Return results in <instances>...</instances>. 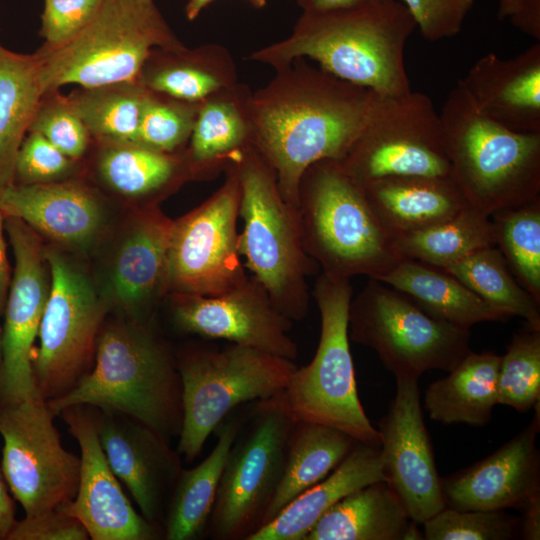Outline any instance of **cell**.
I'll return each instance as SVG.
<instances>
[{
	"instance_id": "1",
	"label": "cell",
	"mask_w": 540,
	"mask_h": 540,
	"mask_svg": "<svg viewBox=\"0 0 540 540\" xmlns=\"http://www.w3.org/2000/svg\"><path fill=\"white\" fill-rule=\"evenodd\" d=\"M245 101L251 146L274 172L283 198L297 207L304 172L341 161L362 132L375 97L296 59Z\"/></svg>"
},
{
	"instance_id": "2",
	"label": "cell",
	"mask_w": 540,
	"mask_h": 540,
	"mask_svg": "<svg viewBox=\"0 0 540 540\" xmlns=\"http://www.w3.org/2000/svg\"><path fill=\"white\" fill-rule=\"evenodd\" d=\"M415 28L413 17L398 0L303 12L287 38L251 58L279 70L307 57L341 80L379 96H397L411 91L404 49Z\"/></svg>"
},
{
	"instance_id": "3",
	"label": "cell",
	"mask_w": 540,
	"mask_h": 540,
	"mask_svg": "<svg viewBox=\"0 0 540 540\" xmlns=\"http://www.w3.org/2000/svg\"><path fill=\"white\" fill-rule=\"evenodd\" d=\"M47 403L55 416L73 405L118 411L170 440L183 419L176 354L145 320L111 323L100 331L90 372Z\"/></svg>"
},
{
	"instance_id": "4",
	"label": "cell",
	"mask_w": 540,
	"mask_h": 540,
	"mask_svg": "<svg viewBox=\"0 0 540 540\" xmlns=\"http://www.w3.org/2000/svg\"><path fill=\"white\" fill-rule=\"evenodd\" d=\"M439 117L450 175L473 208L491 216L540 198V133L516 132L493 121L460 80Z\"/></svg>"
},
{
	"instance_id": "5",
	"label": "cell",
	"mask_w": 540,
	"mask_h": 540,
	"mask_svg": "<svg viewBox=\"0 0 540 540\" xmlns=\"http://www.w3.org/2000/svg\"><path fill=\"white\" fill-rule=\"evenodd\" d=\"M303 244L322 273L378 279L402 259L364 193L336 160L312 164L298 188Z\"/></svg>"
},
{
	"instance_id": "6",
	"label": "cell",
	"mask_w": 540,
	"mask_h": 540,
	"mask_svg": "<svg viewBox=\"0 0 540 540\" xmlns=\"http://www.w3.org/2000/svg\"><path fill=\"white\" fill-rule=\"evenodd\" d=\"M233 163L240 187L243 264L284 316L301 321L309 310L307 278L320 267L305 250L297 207L283 198L274 172L252 146Z\"/></svg>"
},
{
	"instance_id": "7",
	"label": "cell",
	"mask_w": 540,
	"mask_h": 540,
	"mask_svg": "<svg viewBox=\"0 0 540 540\" xmlns=\"http://www.w3.org/2000/svg\"><path fill=\"white\" fill-rule=\"evenodd\" d=\"M155 47L184 48L153 0H102L76 36L37 51L46 93L68 84L94 88L138 81Z\"/></svg>"
},
{
	"instance_id": "8",
	"label": "cell",
	"mask_w": 540,
	"mask_h": 540,
	"mask_svg": "<svg viewBox=\"0 0 540 540\" xmlns=\"http://www.w3.org/2000/svg\"><path fill=\"white\" fill-rule=\"evenodd\" d=\"M176 357L183 408L177 450L187 463L227 414L281 394L298 367L294 360L227 341L199 342Z\"/></svg>"
},
{
	"instance_id": "9",
	"label": "cell",
	"mask_w": 540,
	"mask_h": 540,
	"mask_svg": "<svg viewBox=\"0 0 540 540\" xmlns=\"http://www.w3.org/2000/svg\"><path fill=\"white\" fill-rule=\"evenodd\" d=\"M312 295L321 319L318 347L308 365L296 368L282 399L296 421L327 425L380 447L379 432L368 419L356 386L348 335L350 279L321 272Z\"/></svg>"
},
{
	"instance_id": "10",
	"label": "cell",
	"mask_w": 540,
	"mask_h": 540,
	"mask_svg": "<svg viewBox=\"0 0 540 540\" xmlns=\"http://www.w3.org/2000/svg\"><path fill=\"white\" fill-rule=\"evenodd\" d=\"M348 335L376 352L395 378L452 370L470 351V329L426 313L404 293L368 278L348 311Z\"/></svg>"
},
{
	"instance_id": "11",
	"label": "cell",
	"mask_w": 540,
	"mask_h": 540,
	"mask_svg": "<svg viewBox=\"0 0 540 540\" xmlns=\"http://www.w3.org/2000/svg\"><path fill=\"white\" fill-rule=\"evenodd\" d=\"M295 421L281 394L249 403L225 460L207 536L247 540L261 528L282 476Z\"/></svg>"
},
{
	"instance_id": "12",
	"label": "cell",
	"mask_w": 540,
	"mask_h": 540,
	"mask_svg": "<svg viewBox=\"0 0 540 540\" xmlns=\"http://www.w3.org/2000/svg\"><path fill=\"white\" fill-rule=\"evenodd\" d=\"M50 289L33 356L39 395L63 396L86 376L93 364L105 306L88 277L54 249L45 250Z\"/></svg>"
},
{
	"instance_id": "13",
	"label": "cell",
	"mask_w": 540,
	"mask_h": 540,
	"mask_svg": "<svg viewBox=\"0 0 540 540\" xmlns=\"http://www.w3.org/2000/svg\"><path fill=\"white\" fill-rule=\"evenodd\" d=\"M338 162L362 188L393 176H450L439 114L427 95L412 90L375 94L362 132Z\"/></svg>"
},
{
	"instance_id": "14",
	"label": "cell",
	"mask_w": 540,
	"mask_h": 540,
	"mask_svg": "<svg viewBox=\"0 0 540 540\" xmlns=\"http://www.w3.org/2000/svg\"><path fill=\"white\" fill-rule=\"evenodd\" d=\"M54 417L40 395L0 403L1 468L27 517L69 504L77 492L80 457L62 445Z\"/></svg>"
},
{
	"instance_id": "15",
	"label": "cell",
	"mask_w": 540,
	"mask_h": 540,
	"mask_svg": "<svg viewBox=\"0 0 540 540\" xmlns=\"http://www.w3.org/2000/svg\"><path fill=\"white\" fill-rule=\"evenodd\" d=\"M240 187L234 163L223 185L202 204L173 220L168 294L216 296L248 279L239 250Z\"/></svg>"
},
{
	"instance_id": "16",
	"label": "cell",
	"mask_w": 540,
	"mask_h": 540,
	"mask_svg": "<svg viewBox=\"0 0 540 540\" xmlns=\"http://www.w3.org/2000/svg\"><path fill=\"white\" fill-rule=\"evenodd\" d=\"M14 268L4 307L0 403L39 395L34 381V342L50 289L45 249L38 233L20 219L5 217Z\"/></svg>"
},
{
	"instance_id": "17",
	"label": "cell",
	"mask_w": 540,
	"mask_h": 540,
	"mask_svg": "<svg viewBox=\"0 0 540 540\" xmlns=\"http://www.w3.org/2000/svg\"><path fill=\"white\" fill-rule=\"evenodd\" d=\"M384 481L410 519L422 524L445 507L426 429L418 379L396 378V393L378 422Z\"/></svg>"
},
{
	"instance_id": "18",
	"label": "cell",
	"mask_w": 540,
	"mask_h": 540,
	"mask_svg": "<svg viewBox=\"0 0 540 540\" xmlns=\"http://www.w3.org/2000/svg\"><path fill=\"white\" fill-rule=\"evenodd\" d=\"M177 328L206 340H224L295 360L298 347L288 335L293 322L274 305L252 276L216 296L170 294Z\"/></svg>"
},
{
	"instance_id": "19",
	"label": "cell",
	"mask_w": 540,
	"mask_h": 540,
	"mask_svg": "<svg viewBox=\"0 0 540 540\" xmlns=\"http://www.w3.org/2000/svg\"><path fill=\"white\" fill-rule=\"evenodd\" d=\"M68 432L80 447V473L67 511L86 528L92 540H159L164 528L138 513L112 471L98 435L97 408L73 405L62 410Z\"/></svg>"
},
{
	"instance_id": "20",
	"label": "cell",
	"mask_w": 540,
	"mask_h": 540,
	"mask_svg": "<svg viewBox=\"0 0 540 540\" xmlns=\"http://www.w3.org/2000/svg\"><path fill=\"white\" fill-rule=\"evenodd\" d=\"M97 413L99 440L112 471L143 517L163 527L183 470L180 453L163 435L129 415L98 408Z\"/></svg>"
},
{
	"instance_id": "21",
	"label": "cell",
	"mask_w": 540,
	"mask_h": 540,
	"mask_svg": "<svg viewBox=\"0 0 540 540\" xmlns=\"http://www.w3.org/2000/svg\"><path fill=\"white\" fill-rule=\"evenodd\" d=\"M537 412L525 429L474 465L441 479L446 507L457 510L522 509L540 494V430Z\"/></svg>"
},
{
	"instance_id": "22",
	"label": "cell",
	"mask_w": 540,
	"mask_h": 540,
	"mask_svg": "<svg viewBox=\"0 0 540 540\" xmlns=\"http://www.w3.org/2000/svg\"><path fill=\"white\" fill-rule=\"evenodd\" d=\"M173 220L157 206L139 210L128 225L113 258L109 289L112 300L133 320L168 294V249Z\"/></svg>"
},
{
	"instance_id": "23",
	"label": "cell",
	"mask_w": 540,
	"mask_h": 540,
	"mask_svg": "<svg viewBox=\"0 0 540 540\" xmlns=\"http://www.w3.org/2000/svg\"><path fill=\"white\" fill-rule=\"evenodd\" d=\"M0 210L5 217L20 219L37 233L75 248L90 244L104 222L98 198L73 181L13 183L0 192Z\"/></svg>"
},
{
	"instance_id": "24",
	"label": "cell",
	"mask_w": 540,
	"mask_h": 540,
	"mask_svg": "<svg viewBox=\"0 0 540 540\" xmlns=\"http://www.w3.org/2000/svg\"><path fill=\"white\" fill-rule=\"evenodd\" d=\"M476 107L502 126L540 133V44L510 59L479 58L460 80Z\"/></svg>"
},
{
	"instance_id": "25",
	"label": "cell",
	"mask_w": 540,
	"mask_h": 540,
	"mask_svg": "<svg viewBox=\"0 0 540 540\" xmlns=\"http://www.w3.org/2000/svg\"><path fill=\"white\" fill-rule=\"evenodd\" d=\"M363 189L392 239L441 223L471 206L451 175L386 177Z\"/></svg>"
},
{
	"instance_id": "26",
	"label": "cell",
	"mask_w": 540,
	"mask_h": 540,
	"mask_svg": "<svg viewBox=\"0 0 540 540\" xmlns=\"http://www.w3.org/2000/svg\"><path fill=\"white\" fill-rule=\"evenodd\" d=\"M378 481H384L380 447L357 441L330 474L293 499L247 540H304L336 502Z\"/></svg>"
},
{
	"instance_id": "27",
	"label": "cell",
	"mask_w": 540,
	"mask_h": 540,
	"mask_svg": "<svg viewBox=\"0 0 540 540\" xmlns=\"http://www.w3.org/2000/svg\"><path fill=\"white\" fill-rule=\"evenodd\" d=\"M249 403L232 410L217 425L213 431L217 442L200 464L191 469L183 468L169 502L164 539L197 540L207 536L225 460Z\"/></svg>"
},
{
	"instance_id": "28",
	"label": "cell",
	"mask_w": 540,
	"mask_h": 540,
	"mask_svg": "<svg viewBox=\"0 0 540 540\" xmlns=\"http://www.w3.org/2000/svg\"><path fill=\"white\" fill-rule=\"evenodd\" d=\"M376 280L404 293L434 318L454 325L470 329L477 323L509 319L453 275L416 260L402 258Z\"/></svg>"
},
{
	"instance_id": "29",
	"label": "cell",
	"mask_w": 540,
	"mask_h": 540,
	"mask_svg": "<svg viewBox=\"0 0 540 540\" xmlns=\"http://www.w3.org/2000/svg\"><path fill=\"white\" fill-rule=\"evenodd\" d=\"M502 356L472 350L450 371L427 387L424 406L442 424L484 426L498 404L497 381Z\"/></svg>"
},
{
	"instance_id": "30",
	"label": "cell",
	"mask_w": 540,
	"mask_h": 540,
	"mask_svg": "<svg viewBox=\"0 0 540 540\" xmlns=\"http://www.w3.org/2000/svg\"><path fill=\"white\" fill-rule=\"evenodd\" d=\"M411 522L394 491L378 481L336 502L304 540H404Z\"/></svg>"
},
{
	"instance_id": "31",
	"label": "cell",
	"mask_w": 540,
	"mask_h": 540,
	"mask_svg": "<svg viewBox=\"0 0 540 540\" xmlns=\"http://www.w3.org/2000/svg\"><path fill=\"white\" fill-rule=\"evenodd\" d=\"M46 94L37 52L0 45V192L14 183L18 151Z\"/></svg>"
},
{
	"instance_id": "32",
	"label": "cell",
	"mask_w": 540,
	"mask_h": 540,
	"mask_svg": "<svg viewBox=\"0 0 540 540\" xmlns=\"http://www.w3.org/2000/svg\"><path fill=\"white\" fill-rule=\"evenodd\" d=\"M356 443V439L336 428L295 421L286 442L282 476L262 526L272 521L293 499L330 474Z\"/></svg>"
},
{
	"instance_id": "33",
	"label": "cell",
	"mask_w": 540,
	"mask_h": 540,
	"mask_svg": "<svg viewBox=\"0 0 540 540\" xmlns=\"http://www.w3.org/2000/svg\"><path fill=\"white\" fill-rule=\"evenodd\" d=\"M98 168L102 179L128 197L166 192L185 178L196 177L186 153L161 152L140 143L105 144Z\"/></svg>"
},
{
	"instance_id": "34",
	"label": "cell",
	"mask_w": 540,
	"mask_h": 540,
	"mask_svg": "<svg viewBox=\"0 0 540 540\" xmlns=\"http://www.w3.org/2000/svg\"><path fill=\"white\" fill-rule=\"evenodd\" d=\"M211 97L197 110L185 152L196 178L217 174L251 146L245 102Z\"/></svg>"
},
{
	"instance_id": "35",
	"label": "cell",
	"mask_w": 540,
	"mask_h": 540,
	"mask_svg": "<svg viewBox=\"0 0 540 540\" xmlns=\"http://www.w3.org/2000/svg\"><path fill=\"white\" fill-rule=\"evenodd\" d=\"M393 242L402 258L443 268L496 245V230L490 216L470 206L441 223L396 236Z\"/></svg>"
},
{
	"instance_id": "36",
	"label": "cell",
	"mask_w": 540,
	"mask_h": 540,
	"mask_svg": "<svg viewBox=\"0 0 540 540\" xmlns=\"http://www.w3.org/2000/svg\"><path fill=\"white\" fill-rule=\"evenodd\" d=\"M453 275L493 308L509 318H523L540 330V304L518 282L500 249L494 245L440 268Z\"/></svg>"
},
{
	"instance_id": "37",
	"label": "cell",
	"mask_w": 540,
	"mask_h": 540,
	"mask_svg": "<svg viewBox=\"0 0 540 540\" xmlns=\"http://www.w3.org/2000/svg\"><path fill=\"white\" fill-rule=\"evenodd\" d=\"M150 90L140 80L82 88L68 96L90 136L104 144L137 143Z\"/></svg>"
},
{
	"instance_id": "38",
	"label": "cell",
	"mask_w": 540,
	"mask_h": 540,
	"mask_svg": "<svg viewBox=\"0 0 540 540\" xmlns=\"http://www.w3.org/2000/svg\"><path fill=\"white\" fill-rule=\"evenodd\" d=\"M490 218L496 246L518 282L540 304V198Z\"/></svg>"
},
{
	"instance_id": "39",
	"label": "cell",
	"mask_w": 540,
	"mask_h": 540,
	"mask_svg": "<svg viewBox=\"0 0 540 540\" xmlns=\"http://www.w3.org/2000/svg\"><path fill=\"white\" fill-rule=\"evenodd\" d=\"M498 404L527 412L540 402V330L515 333L502 356Z\"/></svg>"
},
{
	"instance_id": "40",
	"label": "cell",
	"mask_w": 540,
	"mask_h": 540,
	"mask_svg": "<svg viewBox=\"0 0 540 540\" xmlns=\"http://www.w3.org/2000/svg\"><path fill=\"white\" fill-rule=\"evenodd\" d=\"M426 540H510L521 535V519L505 510L444 507L423 523Z\"/></svg>"
},
{
	"instance_id": "41",
	"label": "cell",
	"mask_w": 540,
	"mask_h": 540,
	"mask_svg": "<svg viewBox=\"0 0 540 540\" xmlns=\"http://www.w3.org/2000/svg\"><path fill=\"white\" fill-rule=\"evenodd\" d=\"M214 63L204 57L170 62L155 69L140 82L154 93L165 94L175 100L194 103L202 102L229 88V79Z\"/></svg>"
},
{
	"instance_id": "42",
	"label": "cell",
	"mask_w": 540,
	"mask_h": 540,
	"mask_svg": "<svg viewBox=\"0 0 540 540\" xmlns=\"http://www.w3.org/2000/svg\"><path fill=\"white\" fill-rule=\"evenodd\" d=\"M196 113L187 105L158 99L150 91L143 106L137 143L174 153L191 135Z\"/></svg>"
},
{
	"instance_id": "43",
	"label": "cell",
	"mask_w": 540,
	"mask_h": 540,
	"mask_svg": "<svg viewBox=\"0 0 540 540\" xmlns=\"http://www.w3.org/2000/svg\"><path fill=\"white\" fill-rule=\"evenodd\" d=\"M37 132L69 158L86 152L90 134L68 96L56 92L43 98L29 132Z\"/></svg>"
},
{
	"instance_id": "44",
	"label": "cell",
	"mask_w": 540,
	"mask_h": 540,
	"mask_svg": "<svg viewBox=\"0 0 540 540\" xmlns=\"http://www.w3.org/2000/svg\"><path fill=\"white\" fill-rule=\"evenodd\" d=\"M74 160L37 132H29L15 162L14 183L55 182L71 170Z\"/></svg>"
},
{
	"instance_id": "45",
	"label": "cell",
	"mask_w": 540,
	"mask_h": 540,
	"mask_svg": "<svg viewBox=\"0 0 540 540\" xmlns=\"http://www.w3.org/2000/svg\"><path fill=\"white\" fill-rule=\"evenodd\" d=\"M423 38L438 41L456 36L475 0H400Z\"/></svg>"
},
{
	"instance_id": "46",
	"label": "cell",
	"mask_w": 540,
	"mask_h": 540,
	"mask_svg": "<svg viewBox=\"0 0 540 540\" xmlns=\"http://www.w3.org/2000/svg\"><path fill=\"white\" fill-rule=\"evenodd\" d=\"M102 0H44L41 35L46 45L76 36L95 16Z\"/></svg>"
},
{
	"instance_id": "47",
	"label": "cell",
	"mask_w": 540,
	"mask_h": 540,
	"mask_svg": "<svg viewBox=\"0 0 540 540\" xmlns=\"http://www.w3.org/2000/svg\"><path fill=\"white\" fill-rule=\"evenodd\" d=\"M83 524L66 509V505L16 522L8 540H87Z\"/></svg>"
},
{
	"instance_id": "48",
	"label": "cell",
	"mask_w": 540,
	"mask_h": 540,
	"mask_svg": "<svg viewBox=\"0 0 540 540\" xmlns=\"http://www.w3.org/2000/svg\"><path fill=\"white\" fill-rule=\"evenodd\" d=\"M508 18L516 28L540 39V0H518Z\"/></svg>"
},
{
	"instance_id": "49",
	"label": "cell",
	"mask_w": 540,
	"mask_h": 540,
	"mask_svg": "<svg viewBox=\"0 0 540 540\" xmlns=\"http://www.w3.org/2000/svg\"><path fill=\"white\" fill-rule=\"evenodd\" d=\"M15 515L14 497L10 492L0 464V540H8L9 534L17 522Z\"/></svg>"
},
{
	"instance_id": "50",
	"label": "cell",
	"mask_w": 540,
	"mask_h": 540,
	"mask_svg": "<svg viewBox=\"0 0 540 540\" xmlns=\"http://www.w3.org/2000/svg\"><path fill=\"white\" fill-rule=\"evenodd\" d=\"M5 232V215L0 210V317L4 312L13 271L7 255Z\"/></svg>"
},
{
	"instance_id": "51",
	"label": "cell",
	"mask_w": 540,
	"mask_h": 540,
	"mask_svg": "<svg viewBox=\"0 0 540 540\" xmlns=\"http://www.w3.org/2000/svg\"><path fill=\"white\" fill-rule=\"evenodd\" d=\"M521 536L526 540L540 539V494L530 499L522 508Z\"/></svg>"
},
{
	"instance_id": "52",
	"label": "cell",
	"mask_w": 540,
	"mask_h": 540,
	"mask_svg": "<svg viewBox=\"0 0 540 540\" xmlns=\"http://www.w3.org/2000/svg\"><path fill=\"white\" fill-rule=\"evenodd\" d=\"M385 0H296L303 12H323L369 5Z\"/></svg>"
},
{
	"instance_id": "53",
	"label": "cell",
	"mask_w": 540,
	"mask_h": 540,
	"mask_svg": "<svg viewBox=\"0 0 540 540\" xmlns=\"http://www.w3.org/2000/svg\"><path fill=\"white\" fill-rule=\"evenodd\" d=\"M213 1L214 0H189L185 8L187 18L189 20H194L201 11Z\"/></svg>"
},
{
	"instance_id": "54",
	"label": "cell",
	"mask_w": 540,
	"mask_h": 540,
	"mask_svg": "<svg viewBox=\"0 0 540 540\" xmlns=\"http://www.w3.org/2000/svg\"><path fill=\"white\" fill-rule=\"evenodd\" d=\"M518 0H500L498 9V18L500 20L509 17L516 7Z\"/></svg>"
},
{
	"instance_id": "55",
	"label": "cell",
	"mask_w": 540,
	"mask_h": 540,
	"mask_svg": "<svg viewBox=\"0 0 540 540\" xmlns=\"http://www.w3.org/2000/svg\"><path fill=\"white\" fill-rule=\"evenodd\" d=\"M422 539H424L423 532H421L418 529L417 523L412 521L406 531L404 540H422Z\"/></svg>"
},
{
	"instance_id": "56",
	"label": "cell",
	"mask_w": 540,
	"mask_h": 540,
	"mask_svg": "<svg viewBox=\"0 0 540 540\" xmlns=\"http://www.w3.org/2000/svg\"><path fill=\"white\" fill-rule=\"evenodd\" d=\"M249 1L253 6L262 8L266 4V0H247Z\"/></svg>"
},
{
	"instance_id": "57",
	"label": "cell",
	"mask_w": 540,
	"mask_h": 540,
	"mask_svg": "<svg viewBox=\"0 0 540 540\" xmlns=\"http://www.w3.org/2000/svg\"><path fill=\"white\" fill-rule=\"evenodd\" d=\"M2 360V326L0 325V366Z\"/></svg>"
}]
</instances>
